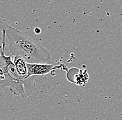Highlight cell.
Masks as SVG:
<instances>
[{
    "label": "cell",
    "mask_w": 122,
    "mask_h": 120,
    "mask_svg": "<svg viewBox=\"0 0 122 120\" xmlns=\"http://www.w3.org/2000/svg\"><path fill=\"white\" fill-rule=\"evenodd\" d=\"M0 28L6 31L12 55L21 56L29 64H51L50 53L24 32L8 25L4 20L0 22Z\"/></svg>",
    "instance_id": "1"
},
{
    "label": "cell",
    "mask_w": 122,
    "mask_h": 120,
    "mask_svg": "<svg viewBox=\"0 0 122 120\" xmlns=\"http://www.w3.org/2000/svg\"><path fill=\"white\" fill-rule=\"evenodd\" d=\"M2 44L0 46V68H3L5 75V80L0 83V90L7 87L10 88V92L17 96L26 98L34 91L36 85L32 77L28 79L23 80L19 76L15 68L11 54L9 56L5 55L6 47V31L2 30Z\"/></svg>",
    "instance_id": "2"
},
{
    "label": "cell",
    "mask_w": 122,
    "mask_h": 120,
    "mask_svg": "<svg viewBox=\"0 0 122 120\" xmlns=\"http://www.w3.org/2000/svg\"><path fill=\"white\" fill-rule=\"evenodd\" d=\"M28 66V77L30 78L31 77L36 75H46L57 68V66H54L52 64H27Z\"/></svg>",
    "instance_id": "3"
},
{
    "label": "cell",
    "mask_w": 122,
    "mask_h": 120,
    "mask_svg": "<svg viewBox=\"0 0 122 120\" xmlns=\"http://www.w3.org/2000/svg\"><path fill=\"white\" fill-rule=\"evenodd\" d=\"M13 63L15 64V68L19 76L23 80L29 79V72H28V62L23 58L22 57L16 55L13 56Z\"/></svg>",
    "instance_id": "4"
},
{
    "label": "cell",
    "mask_w": 122,
    "mask_h": 120,
    "mask_svg": "<svg viewBox=\"0 0 122 120\" xmlns=\"http://www.w3.org/2000/svg\"><path fill=\"white\" fill-rule=\"evenodd\" d=\"M1 21H3V19H1V18H0V22H1Z\"/></svg>",
    "instance_id": "5"
}]
</instances>
